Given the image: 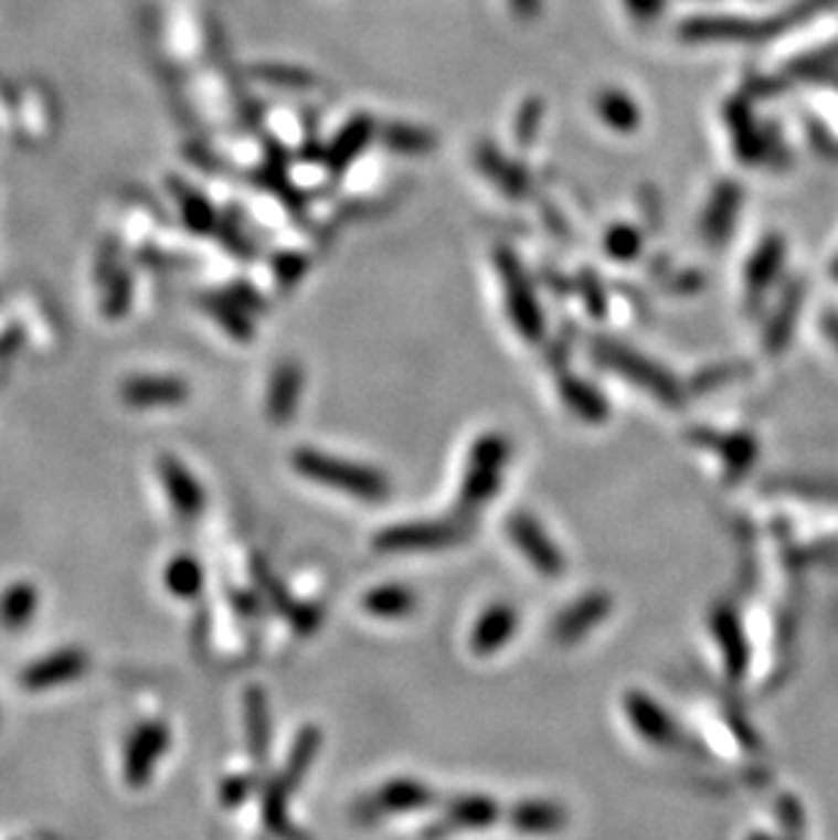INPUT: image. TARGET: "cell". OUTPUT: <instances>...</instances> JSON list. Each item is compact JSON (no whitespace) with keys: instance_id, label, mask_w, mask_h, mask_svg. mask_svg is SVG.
<instances>
[{"instance_id":"cell-12","label":"cell","mask_w":838,"mask_h":840,"mask_svg":"<svg viewBox=\"0 0 838 840\" xmlns=\"http://www.w3.org/2000/svg\"><path fill=\"white\" fill-rule=\"evenodd\" d=\"M624 710L629 724L635 726V732L643 740H648L650 745H661V748H670L678 743L676 724H672L670 715L654 702V699L640 694V691H629L624 699Z\"/></svg>"},{"instance_id":"cell-22","label":"cell","mask_w":838,"mask_h":840,"mask_svg":"<svg viewBox=\"0 0 838 840\" xmlns=\"http://www.w3.org/2000/svg\"><path fill=\"white\" fill-rule=\"evenodd\" d=\"M245 732H248V748L256 762L265 759L269 751V708L262 689L245 691Z\"/></svg>"},{"instance_id":"cell-23","label":"cell","mask_w":838,"mask_h":840,"mask_svg":"<svg viewBox=\"0 0 838 840\" xmlns=\"http://www.w3.org/2000/svg\"><path fill=\"white\" fill-rule=\"evenodd\" d=\"M477 163L485 174H488L494 183L501 188L507 196H523L526 188H529V180L526 174L515 167L512 161L501 156V152L494 150V145H482L477 152Z\"/></svg>"},{"instance_id":"cell-13","label":"cell","mask_w":838,"mask_h":840,"mask_svg":"<svg viewBox=\"0 0 838 840\" xmlns=\"http://www.w3.org/2000/svg\"><path fill=\"white\" fill-rule=\"evenodd\" d=\"M520 618L512 604L498 602L485 609L471 628V650L474 656H496L498 650L518 634Z\"/></svg>"},{"instance_id":"cell-14","label":"cell","mask_w":838,"mask_h":840,"mask_svg":"<svg viewBox=\"0 0 838 840\" xmlns=\"http://www.w3.org/2000/svg\"><path fill=\"white\" fill-rule=\"evenodd\" d=\"M189 397V384L172 375H137L123 386V401L134 408H158V405H178Z\"/></svg>"},{"instance_id":"cell-4","label":"cell","mask_w":838,"mask_h":840,"mask_svg":"<svg viewBox=\"0 0 838 840\" xmlns=\"http://www.w3.org/2000/svg\"><path fill=\"white\" fill-rule=\"evenodd\" d=\"M591 354L602 362V368L635 381V384H640L643 390H648L650 395L661 397V401L667 403L678 401V386L676 381L670 379V373H665V370L656 368L654 362H648L646 357L635 354V351L626 349V345L613 343V340H596V343L591 345Z\"/></svg>"},{"instance_id":"cell-31","label":"cell","mask_w":838,"mask_h":840,"mask_svg":"<svg viewBox=\"0 0 838 840\" xmlns=\"http://www.w3.org/2000/svg\"><path fill=\"white\" fill-rule=\"evenodd\" d=\"M542 102L539 98H529V102H523V107H520L518 111V126H515V139H518L520 145H531L533 137H537L539 131V120H542Z\"/></svg>"},{"instance_id":"cell-29","label":"cell","mask_w":838,"mask_h":840,"mask_svg":"<svg viewBox=\"0 0 838 840\" xmlns=\"http://www.w3.org/2000/svg\"><path fill=\"white\" fill-rule=\"evenodd\" d=\"M384 142L392 147V150H401V152H425L431 150L433 145V137L427 131H422V128H414V126H390V131L384 134Z\"/></svg>"},{"instance_id":"cell-33","label":"cell","mask_w":838,"mask_h":840,"mask_svg":"<svg viewBox=\"0 0 838 840\" xmlns=\"http://www.w3.org/2000/svg\"><path fill=\"white\" fill-rule=\"evenodd\" d=\"M580 294H583V302L585 308H588L591 316H602L605 313V291H602L600 280H596V275L591 273H583L580 275Z\"/></svg>"},{"instance_id":"cell-1","label":"cell","mask_w":838,"mask_h":840,"mask_svg":"<svg viewBox=\"0 0 838 840\" xmlns=\"http://www.w3.org/2000/svg\"><path fill=\"white\" fill-rule=\"evenodd\" d=\"M291 466L305 479L341 490L346 496L357 498V501L381 503L390 498L392 490L390 479L376 468L360 466V462L343 460V457H330L319 449H297L291 455Z\"/></svg>"},{"instance_id":"cell-21","label":"cell","mask_w":838,"mask_h":840,"mask_svg":"<svg viewBox=\"0 0 838 840\" xmlns=\"http://www.w3.org/2000/svg\"><path fill=\"white\" fill-rule=\"evenodd\" d=\"M509 825L520 832H555L566 825V814L555 802H520L509 814Z\"/></svg>"},{"instance_id":"cell-26","label":"cell","mask_w":838,"mask_h":840,"mask_svg":"<svg viewBox=\"0 0 838 840\" xmlns=\"http://www.w3.org/2000/svg\"><path fill=\"white\" fill-rule=\"evenodd\" d=\"M596 111H600L602 120H605L609 128H615V131H632L635 123H640V111H637L635 102L620 91L602 93V96L596 98Z\"/></svg>"},{"instance_id":"cell-10","label":"cell","mask_w":838,"mask_h":840,"mask_svg":"<svg viewBox=\"0 0 838 840\" xmlns=\"http://www.w3.org/2000/svg\"><path fill=\"white\" fill-rule=\"evenodd\" d=\"M156 468L158 479H161L163 490H167L169 507L178 514V520L197 522L204 514V507H208V496H204V487L199 485L197 476L185 468V462H180L172 455L158 457Z\"/></svg>"},{"instance_id":"cell-34","label":"cell","mask_w":838,"mask_h":840,"mask_svg":"<svg viewBox=\"0 0 838 840\" xmlns=\"http://www.w3.org/2000/svg\"><path fill=\"white\" fill-rule=\"evenodd\" d=\"M251 784H254V780H245V778H229L226 780V784H224V789H221V797H224V800L226 802H240V800H245V795H248V791H251Z\"/></svg>"},{"instance_id":"cell-2","label":"cell","mask_w":838,"mask_h":840,"mask_svg":"<svg viewBox=\"0 0 838 840\" xmlns=\"http://www.w3.org/2000/svg\"><path fill=\"white\" fill-rule=\"evenodd\" d=\"M509 455H512V446L501 433H485L474 440L460 490H457V514L474 520L479 509L494 501L503 481V468L509 466Z\"/></svg>"},{"instance_id":"cell-16","label":"cell","mask_w":838,"mask_h":840,"mask_svg":"<svg viewBox=\"0 0 838 840\" xmlns=\"http://www.w3.org/2000/svg\"><path fill=\"white\" fill-rule=\"evenodd\" d=\"M498 819V805L488 795H463L455 797L444 810V819L438 821V830H479L490 827Z\"/></svg>"},{"instance_id":"cell-27","label":"cell","mask_w":838,"mask_h":840,"mask_svg":"<svg viewBox=\"0 0 838 840\" xmlns=\"http://www.w3.org/2000/svg\"><path fill=\"white\" fill-rule=\"evenodd\" d=\"M289 797H291V791H286L275 778L269 780L267 789H265V825L269 827V830L278 832V836H284V838L295 836V830H291V825H289V814H286Z\"/></svg>"},{"instance_id":"cell-25","label":"cell","mask_w":838,"mask_h":840,"mask_svg":"<svg viewBox=\"0 0 838 840\" xmlns=\"http://www.w3.org/2000/svg\"><path fill=\"white\" fill-rule=\"evenodd\" d=\"M373 137V123L368 117H354L341 128V134L336 137V142L330 147V167L343 169L351 158H357L362 152V147L368 145V139Z\"/></svg>"},{"instance_id":"cell-35","label":"cell","mask_w":838,"mask_h":840,"mask_svg":"<svg viewBox=\"0 0 838 840\" xmlns=\"http://www.w3.org/2000/svg\"><path fill=\"white\" fill-rule=\"evenodd\" d=\"M509 6H512L515 14H520L523 20H531L539 11V0H509Z\"/></svg>"},{"instance_id":"cell-3","label":"cell","mask_w":838,"mask_h":840,"mask_svg":"<svg viewBox=\"0 0 838 840\" xmlns=\"http://www.w3.org/2000/svg\"><path fill=\"white\" fill-rule=\"evenodd\" d=\"M471 533V520L455 514L453 520H422L390 525L373 539V547L381 552H427L455 547L466 542Z\"/></svg>"},{"instance_id":"cell-24","label":"cell","mask_w":838,"mask_h":840,"mask_svg":"<svg viewBox=\"0 0 838 840\" xmlns=\"http://www.w3.org/2000/svg\"><path fill=\"white\" fill-rule=\"evenodd\" d=\"M167 591L178 598H197L204 587V568L193 555H174L163 568Z\"/></svg>"},{"instance_id":"cell-15","label":"cell","mask_w":838,"mask_h":840,"mask_svg":"<svg viewBox=\"0 0 838 840\" xmlns=\"http://www.w3.org/2000/svg\"><path fill=\"white\" fill-rule=\"evenodd\" d=\"M303 395V368L297 362H280L267 386V416L275 425L295 419Z\"/></svg>"},{"instance_id":"cell-32","label":"cell","mask_w":838,"mask_h":840,"mask_svg":"<svg viewBox=\"0 0 838 840\" xmlns=\"http://www.w3.org/2000/svg\"><path fill=\"white\" fill-rule=\"evenodd\" d=\"M262 79H267L269 85H280V87H310V76L300 72V68H284V66H267L259 72Z\"/></svg>"},{"instance_id":"cell-30","label":"cell","mask_w":838,"mask_h":840,"mask_svg":"<svg viewBox=\"0 0 838 840\" xmlns=\"http://www.w3.org/2000/svg\"><path fill=\"white\" fill-rule=\"evenodd\" d=\"M605 248L609 258H620V262H626V258L640 254V232L618 223V226H613L607 232Z\"/></svg>"},{"instance_id":"cell-6","label":"cell","mask_w":838,"mask_h":840,"mask_svg":"<svg viewBox=\"0 0 838 840\" xmlns=\"http://www.w3.org/2000/svg\"><path fill=\"white\" fill-rule=\"evenodd\" d=\"M172 732L167 721H145L128 737L126 751H123V778L131 789H145L152 780V773L167 756Z\"/></svg>"},{"instance_id":"cell-18","label":"cell","mask_w":838,"mask_h":840,"mask_svg":"<svg viewBox=\"0 0 838 840\" xmlns=\"http://www.w3.org/2000/svg\"><path fill=\"white\" fill-rule=\"evenodd\" d=\"M362 609L381 620H401L417 609V593L409 585H379L362 596Z\"/></svg>"},{"instance_id":"cell-19","label":"cell","mask_w":838,"mask_h":840,"mask_svg":"<svg viewBox=\"0 0 838 840\" xmlns=\"http://www.w3.org/2000/svg\"><path fill=\"white\" fill-rule=\"evenodd\" d=\"M561 401L570 405L572 414H577L583 422H605L609 416V405L596 386L588 381L577 379V375H561L559 379Z\"/></svg>"},{"instance_id":"cell-17","label":"cell","mask_w":838,"mask_h":840,"mask_svg":"<svg viewBox=\"0 0 838 840\" xmlns=\"http://www.w3.org/2000/svg\"><path fill=\"white\" fill-rule=\"evenodd\" d=\"M39 613V587L28 580L9 585L0 593V628L3 631H22Z\"/></svg>"},{"instance_id":"cell-7","label":"cell","mask_w":838,"mask_h":840,"mask_svg":"<svg viewBox=\"0 0 838 840\" xmlns=\"http://www.w3.org/2000/svg\"><path fill=\"white\" fill-rule=\"evenodd\" d=\"M433 800H436V791L427 784H422V780L392 778L386 784H381L379 789H373L368 797H362L354 805V816L360 821H365V825H371V821L384 819V816L427 808V805H433Z\"/></svg>"},{"instance_id":"cell-8","label":"cell","mask_w":838,"mask_h":840,"mask_svg":"<svg viewBox=\"0 0 838 840\" xmlns=\"http://www.w3.org/2000/svg\"><path fill=\"white\" fill-rule=\"evenodd\" d=\"M507 533L515 547L520 550V555H523L542 577H559V574H564V555H561V550L555 547L553 539L544 533V528L539 525L531 514L518 512L509 517Z\"/></svg>"},{"instance_id":"cell-9","label":"cell","mask_w":838,"mask_h":840,"mask_svg":"<svg viewBox=\"0 0 838 840\" xmlns=\"http://www.w3.org/2000/svg\"><path fill=\"white\" fill-rule=\"evenodd\" d=\"M87 667H91V656L82 648H76V645H68V648H61L55 650V653L33 661L31 667L22 672L20 683L25 691L41 694V691L57 689V685L76 683L79 678H85Z\"/></svg>"},{"instance_id":"cell-28","label":"cell","mask_w":838,"mask_h":840,"mask_svg":"<svg viewBox=\"0 0 838 840\" xmlns=\"http://www.w3.org/2000/svg\"><path fill=\"white\" fill-rule=\"evenodd\" d=\"M213 316L219 319L221 327H226L229 334H234L237 340H248L254 334V327H251V316L237 299H215L210 305Z\"/></svg>"},{"instance_id":"cell-20","label":"cell","mask_w":838,"mask_h":840,"mask_svg":"<svg viewBox=\"0 0 838 840\" xmlns=\"http://www.w3.org/2000/svg\"><path fill=\"white\" fill-rule=\"evenodd\" d=\"M319 748H321V732L316 730V726H305V730L297 734L295 745H291L289 751V759H286L284 769L275 775V780H278L286 791H295L297 786L303 784L305 773L314 767L316 756H319Z\"/></svg>"},{"instance_id":"cell-11","label":"cell","mask_w":838,"mask_h":840,"mask_svg":"<svg viewBox=\"0 0 838 840\" xmlns=\"http://www.w3.org/2000/svg\"><path fill=\"white\" fill-rule=\"evenodd\" d=\"M609 613H613V598H609L607 593H585V596H580L577 602H572L570 607H564L555 615L550 637H553V642L566 648V645H574L583 637H588Z\"/></svg>"},{"instance_id":"cell-5","label":"cell","mask_w":838,"mask_h":840,"mask_svg":"<svg viewBox=\"0 0 838 840\" xmlns=\"http://www.w3.org/2000/svg\"><path fill=\"white\" fill-rule=\"evenodd\" d=\"M496 264L503 284V297H507L509 319H512L515 329H518L529 343H537V340H542L544 321L529 278H526L523 269H520V264L515 262V256L509 254V251H498Z\"/></svg>"}]
</instances>
